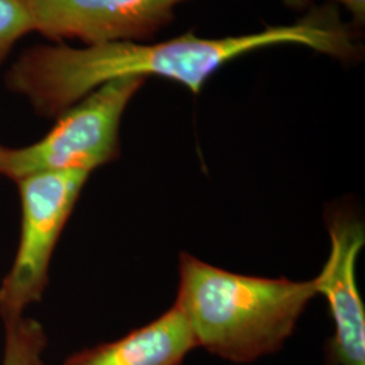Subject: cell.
<instances>
[{
  "label": "cell",
  "mask_w": 365,
  "mask_h": 365,
  "mask_svg": "<svg viewBox=\"0 0 365 365\" xmlns=\"http://www.w3.org/2000/svg\"><path fill=\"white\" fill-rule=\"evenodd\" d=\"M282 43H299L341 60L360 56L352 33L334 9L321 7L289 26L260 33L137 43L118 41L75 49L66 45L36 46L24 53L7 75L10 90L25 95L39 115L58 117L106 83L120 78H170L199 93L221 66L252 51Z\"/></svg>",
  "instance_id": "obj_1"
},
{
  "label": "cell",
  "mask_w": 365,
  "mask_h": 365,
  "mask_svg": "<svg viewBox=\"0 0 365 365\" xmlns=\"http://www.w3.org/2000/svg\"><path fill=\"white\" fill-rule=\"evenodd\" d=\"M315 295L317 277L248 276L188 253L179 259L175 304L188 319L197 348L230 363L248 364L280 351Z\"/></svg>",
  "instance_id": "obj_2"
},
{
  "label": "cell",
  "mask_w": 365,
  "mask_h": 365,
  "mask_svg": "<svg viewBox=\"0 0 365 365\" xmlns=\"http://www.w3.org/2000/svg\"><path fill=\"white\" fill-rule=\"evenodd\" d=\"M145 78H120L96 88L58 115L43 138L24 148L0 145V176L18 182L43 172L93 170L120 155L119 128Z\"/></svg>",
  "instance_id": "obj_3"
},
{
  "label": "cell",
  "mask_w": 365,
  "mask_h": 365,
  "mask_svg": "<svg viewBox=\"0 0 365 365\" xmlns=\"http://www.w3.org/2000/svg\"><path fill=\"white\" fill-rule=\"evenodd\" d=\"M91 173L43 172L18 180L21 235L13 265L0 284V318L9 324L42 298L53 253Z\"/></svg>",
  "instance_id": "obj_4"
},
{
  "label": "cell",
  "mask_w": 365,
  "mask_h": 365,
  "mask_svg": "<svg viewBox=\"0 0 365 365\" xmlns=\"http://www.w3.org/2000/svg\"><path fill=\"white\" fill-rule=\"evenodd\" d=\"M185 0H29L34 30L48 38L99 45L152 38Z\"/></svg>",
  "instance_id": "obj_5"
},
{
  "label": "cell",
  "mask_w": 365,
  "mask_h": 365,
  "mask_svg": "<svg viewBox=\"0 0 365 365\" xmlns=\"http://www.w3.org/2000/svg\"><path fill=\"white\" fill-rule=\"evenodd\" d=\"M330 255L317 276L334 322L327 341V365H365V307L356 279V261L364 247L363 222L349 211L334 210L327 220Z\"/></svg>",
  "instance_id": "obj_6"
},
{
  "label": "cell",
  "mask_w": 365,
  "mask_h": 365,
  "mask_svg": "<svg viewBox=\"0 0 365 365\" xmlns=\"http://www.w3.org/2000/svg\"><path fill=\"white\" fill-rule=\"evenodd\" d=\"M196 348L188 319L173 304L150 324L120 339L75 352L63 365H182Z\"/></svg>",
  "instance_id": "obj_7"
},
{
  "label": "cell",
  "mask_w": 365,
  "mask_h": 365,
  "mask_svg": "<svg viewBox=\"0 0 365 365\" xmlns=\"http://www.w3.org/2000/svg\"><path fill=\"white\" fill-rule=\"evenodd\" d=\"M48 339L42 325L30 318L4 324V352L1 365H45Z\"/></svg>",
  "instance_id": "obj_8"
},
{
  "label": "cell",
  "mask_w": 365,
  "mask_h": 365,
  "mask_svg": "<svg viewBox=\"0 0 365 365\" xmlns=\"http://www.w3.org/2000/svg\"><path fill=\"white\" fill-rule=\"evenodd\" d=\"M34 30L29 0H0V63L14 43Z\"/></svg>",
  "instance_id": "obj_9"
},
{
  "label": "cell",
  "mask_w": 365,
  "mask_h": 365,
  "mask_svg": "<svg viewBox=\"0 0 365 365\" xmlns=\"http://www.w3.org/2000/svg\"><path fill=\"white\" fill-rule=\"evenodd\" d=\"M345 6L351 13L357 24H364L365 0H334Z\"/></svg>",
  "instance_id": "obj_10"
},
{
  "label": "cell",
  "mask_w": 365,
  "mask_h": 365,
  "mask_svg": "<svg viewBox=\"0 0 365 365\" xmlns=\"http://www.w3.org/2000/svg\"><path fill=\"white\" fill-rule=\"evenodd\" d=\"M284 3L292 9H304L309 3V0H284Z\"/></svg>",
  "instance_id": "obj_11"
}]
</instances>
